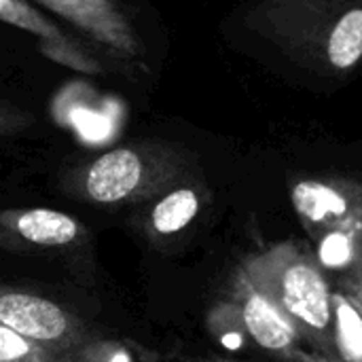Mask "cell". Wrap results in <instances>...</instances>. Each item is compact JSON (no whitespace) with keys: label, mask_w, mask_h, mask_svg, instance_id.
<instances>
[{"label":"cell","mask_w":362,"mask_h":362,"mask_svg":"<svg viewBox=\"0 0 362 362\" xmlns=\"http://www.w3.org/2000/svg\"><path fill=\"white\" fill-rule=\"evenodd\" d=\"M206 187L202 178L189 180L148 202V210L142 218V229L151 242L163 244L182 233L202 212L206 199Z\"/></svg>","instance_id":"30bf717a"},{"label":"cell","mask_w":362,"mask_h":362,"mask_svg":"<svg viewBox=\"0 0 362 362\" xmlns=\"http://www.w3.org/2000/svg\"><path fill=\"white\" fill-rule=\"evenodd\" d=\"M51 362H132V356L119 341L93 337L74 348L55 350Z\"/></svg>","instance_id":"7c38bea8"},{"label":"cell","mask_w":362,"mask_h":362,"mask_svg":"<svg viewBox=\"0 0 362 362\" xmlns=\"http://www.w3.org/2000/svg\"><path fill=\"white\" fill-rule=\"evenodd\" d=\"M195 178L197 159L189 148L165 140H138L72 168L62 187L66 195L87 204L138 206Z\"/></svg>","instance_id":"7a4b0ae2"},{"label":"cell","mask_w":362,"mask_h":362,"mask_svg":"<svg viewBox=\"0 0 362 362\" xmlns=\"http://www.w3.org/2000/svg\"><path fill=\"white\" fill-rule=\"evenodd\" d=\"M288 197L320 257L354 265L362 252V180L350 174H303L291 180Z\"/></svg>","instance_id":"277c9868"},{"label":"cell","mask_w":362,"mask_h":362,"mask_svg":"<svg viewBox=\"0 0 362 362\" xmlns=\"http://www.w3.org/2000/svg\"><path fill=\"white\" fill-rule=\"evenodd\" d=\"M218 362H233V361H218Z\"/></svg>","instance_id":"e0dca14e"},{"label":"cell","mask_w":362,"mask_h":362,"mask_svg":"<svg viewBox=\"0 0 362 362\" xmlns=\"http://www.w3.org/2000/svg\"><path fill=\"white\" fill-rule=\"evenodd\" d=\"M333 356L362 362V314L344 291H333Z\"/></svg>","instance_id":"8fae6325"},{"label":"cell","mask_w":362,"mask_h":362,"mask_svg":"<svg viewBox=\"0 0 362 362\" xmlns=\"http://www.w3.org/2000/svg\"><path fill=\"white\" fill-rule=\"evenodd\" d=\"M53 352L0 325V362H51Z\"/></svg>","instance_id":"4fadbf2b"},{"label":"cell","mask_w":362,"mask_h":362,"mask_svg":"<svg viewBox=\"0 0 362 362\" xmlns=\"http://www.w3.org/2000/svg\"><path fill=\"white\" fill-rule=\"evenodd\" d=\"M0 21L34 36L38 51L64 68L83 74L104 72L102 64L72 34H68L51 17L42 15L32 0H0Z\"/></svg>","instance_id":"9c48e42d"},{"label":"cell","mask_w":362,"mask_h":362,"mask_svg":"<svg viewBox=\"0 0 362 362\" xmlns=\"http://www.w3.org/2000/svg\"><path fill=\"white\" fill-rule=\"evenodd\" d=\"M229 310L238 318V325L242 327V333L250 337L261 350L293 361L297 350H301V339L293 325L278 312V308L261 295L250 280L242 274L238 267L231 288H229Z\"/></svg>","instance_id":"ba28073f"},{"label":"cell","mask_w":362,"mask_h":362,"mask_svg":"<svg viewBox=\"0 0 362 362\" xmlns=\"http://www.w3.org/2000/svg\"><path fill=\"white\" fill-rule=\"evenodd\" d=\"M229 32L274 76L308 91H337L362 68V0H244Z\"/></svg>","instance_id":"6da1fadb"},{"label":"cell","mask_w":362,"mask_h":362,"mask_svg":"<svg viewBox=\"0 0 362 362\" xmlns=\"http://www.w3.org/2000/svg\"><path fill=\"white\" fill-rule=\"evenodd\" d=\"M240 269L293 325L301 344L333 356V288L314 255L295 242H278L246 257Z\"/></svg>","instance_id":"3957f363"},{"label":"cell","mask_w":362,"mask_h":362,"mask_svg":"<svg viewBox=\"0 0 362 362\" xmlns=\"http://www.w3.org/2000/svg\"><path fill=\"white\" fill-rule=\"evenodd\" d=\"M87 227L53 208L0 210V248L15 252H59L83 248Z\"/></svg>","instance_id":"52a82bcc"},{"label":"cell","mask_w":362,"mask_h":362,"mask_svg":"<svg viewBox=\"0 0 362 362\" xmlns=\"http://www.w3.org/2000/svg\"><path fill=\"white\" fill-rule=\"evenodd\" d=\"M68 21L106 57L125 68L146 59V47L119 0H32Z\"/></svg>","instance_id":"5b68a950"},{"label":"cell","mask_w":362,"mask_h":362,"mask_svg":"<svg viewBox=\"0 0 362 362\" xmlns=\"http://www.w3.org/2000/svg\"><path fill=\"white\" fill-rule=\"evenodd\" d=\"M0 325L51 350L74 348L100 337L74 312L40 295L4 284H0Z\"/></svg>","instance_id":"8992f818"},{"label":"cell","mask_w":362,"mask_h":362,"mask_svg":"<svg viewBox=\"0 0 362 362\" xmlns=\"http://www.w3.org/2000/svg\"><path fill=\"white\" fill-rule=\"evenodd\" d=\"M291 362H337V358L327 356V354H320V352H316V350H305V348H301V350H297V354L293 356V361Z\"/></svg>","instance_id":"2e32d148"},{"label":"cell","mask_w":362,"mask_h":362,"mask_svg":"<svg viewBox=\"0 0 362 362\" xmlns=\"http://www.w3.org/2000/svg\"><path fill=\"white\" fill-rule=\"evenodd\" d=\"M352 303L358 308V312L362 314V252L361 257L356 259V263L350 267V276H348V288L344 291Z\"/></svg>","instance_id":"9a60e30c"},{"label":"cell","mask_w":362,"mask_h":362,"mask_svg":"<svg viewBox=\"0 0 362 362\" xmlns=\"http://www.w3.org/2000/svg\"><path fill=\"white\" fill-rule=\"evenodd\" d=\"M34 123H36V117L30 110L0 100V138L19 136L21 132L30 129Z\"/></svg>","instance_id":"5bb4252c"}]
</instances>
